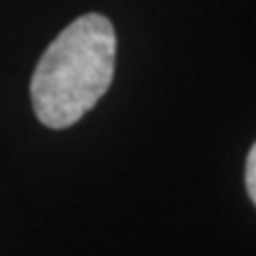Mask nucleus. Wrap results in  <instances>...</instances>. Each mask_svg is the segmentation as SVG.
I'll list each match as a JSON object with an SVG mask.
<instances>
[{
	"label": "nucleus",
	"mask_w": 256,
	"mask_h": 256,
	"mask_svg": "<svg viewBox=\"0 0 256 256\" xmlns=\"http://www.w3.org/2000/svg\"><path fill=\"white\" fill-rule=\"evenodd\" d=\"M116 64V34L104 14L74 19L48 46L31 76V104L48 128H69L110 90Z\"/></svg>",
	"instance_id": "obj_1"
},
{
	"label": "nucleus",
	"mask_w": 256,
	"mask_h": 256,
	"mask_svg": "<svg viewBox=\"0 0 256 256\" xmlns=\"http://www.w3.org/2000/svg\"><path fill=\"white\" fill-rule=\"evenodd\" d=\"M244 183H247V192L252 202L256 206V142L252 145L249 150V156H247V166H244Z\"/></svg>",
	"instance_id": "obj_2"
}]
</instances>
